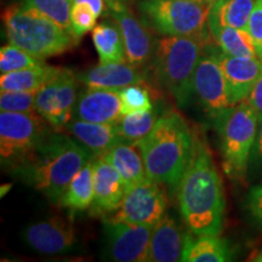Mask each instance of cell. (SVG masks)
Listing matches in <instances>:
<instances>
[{
  "label": "cell",
  "mask_w": 262,
  "mask_h": 262,
  "mask_svg": "<svg viewBox=\"0 0 262 262\" xmlns=\"http://www.w3.org/2000/svg\"><path fill=\"white\" fill-rule=\"evenodd\" d=\"M193 2L202 3V4H214L216 0H193Z\"/></svg>",
  "instance_id": "ab89813d"
},
{
  "label": "cell",
  "mask_w": 262,
  "mask_h": 262,
  "mask_svg": "<svg viewBox=\"0 0 262 262\" xmlns=\"http://www.w3.org/2000/svg\"><path fill=\"white\" fill-rule=\"evenodd\" d=\"M50 66L40 64L37 67L10 72L0 75L2 91H38L44 85L52 72Z\"/></svg>",
  "instance_id": "4316f807"
},
{
  "label": "cell",
  "mask_w": 262,
  "mask_h": 262,
  "mask_svg": "<svg viewBox=\"0 0 262 262\" xmlns=\"http://www.w3.org/2000/svg\"><path fill=\"white\" fill-rule=\"evenodd\" d=\"M107 11L112 16L122 33L125 45L126 62L142 68L152 58L155 42L148 29L133 12L127 9L123 0H106Z\"/></svg>",
  "instance_id": "4fadbf2b"
},
{
  "label": "cell",
  "mask_w": 262,
  "mask_h": 262,
  "mask_svg": "<svg viewBox=\"0 0 262 262\" xmlns=\"http://www.w3.org/2000/svg\"><path fill=\"white\" fill-rule=\"evenodd\" d=\"M94 159V158H93ZM93 159L72 180L57 204L72 212L89 210L94 203Z\"/></svg>",
  "instance_id": "cb8c5ba5"
},
{
  "label": "cell",
  "mask_w": 262,
  "mask_h": 262,
  "mask_svg": "<svg viewBox=\"0 0 262 262\" xmlns=\"http://www.w3.org/2000/svg\"><path fill=\"white\" fill-rule=\"evenodd\" d=\"M10 44L24 49L39 60L57 56L78 42L61 26L21 3L8 6L3 14Z\"/></svg>",
  "instance_id": "5b68a950"
},
{
  "label": "cell",
  "mask_w": 262,
  "mask_h": 262,
  "mask_svg": "<svg viewBox=\"0 0 262 262\" xmlns=\"http://www.w3.org/2000/svg\"><path fill=\"white\" fill-rule=\"evenodd\" d=\"M235 103L247 101L262 74L260 58L238 57L214 50Z\"/></svg>",
  "instance_id": "e0dca14e"
},
{
  "label": "cell",
  "mask_w": 262,
  "mask_h": 262,
  "mask_svg": "<svg viewBox=\"0 0 262 262\" xmlns=\"http://www.w3.org/2000/svg\"><path fill=\"white\" fill-rule=\"evenodd\" d=\"M22 238L29 248L45 255L67 253L77 243L73 225L61 217L33 222L24 229Z\"/></svg>",
  "instance_id": "5bb4252c"
},
{
  "label": "cell",
  "mask_w": 262,
  "mask_h": 262,
  "mask_svg": "<svg viewBox=\"0 0 262 262\" xmlns=\"http://www.w3.org/2000/svg\"><path fill=\"white\" fill-rule=\"evenodd\" d=\"M212 4L193 0H142L139 10L150 28L168 37H204Z\"/></svg>",
  "instance_id": "52a82bcc"
},
{
  "label": "cell",
  "mask_w": 262,
  "mask_h": 262,
  "mask_svg": "<svg viewBox=\"0 0 262 262\" xmlns=\"http://www.w3.org/2000/svg\"><path fill=\"white\" fill-rule=\"evenodd\" d=\"M186 234L171 215L165 214L153 226L150 235L149 262H176L182 260Z\"/></svg>",
  "instance_id": "ac0fdd59"
},
{
  "label": "cell",
  "mask_w": 262,
  "mask_h": 262,
  "mask_svg": "<svg viewBox=\"0 0 262 262\" xmlns=\"http://www.w3.org/2000/svg\"><path fill=\"white\" fill-rule=\"evenodd\" d=\"M44 64L42 60L25 51L24 49L10 44L0 49V73L5 74L10 72L26 70V68L37 67Z\"/></svg>",
  "instance_id": "4dcf8cb0"
},
{
  "label": "cell",
  "mask_w": 262,
  "mask_h": 262,
  "mask_svg": "<svg viewBox=\"0 0 262 262\" xmlns=\"http://www.w3.org/2000/svg\"><path fill=\"white\" fill-rule=\"evenodd\" d=\"M37 94L38 91H2L0 111L18 113L35 112Z\"/></svg>",
  "instance_id": "1f68e13d"
},
{
  "label": "cell",
  "mask_w": 262,
  "mask_h": 262,
  "mask_svg": "<svg viewBox=\"0 0 262 262\" xmlns=\"http://www.w3.org/2000/svg\"><path fill=\"white\" fill-rule=\"evenodd\" d=\"M192 94L209 116L217 118L235 103L214 50L203 54L192 81Z\"/></svg>",
  "instance_id": "30bf717a"
},
{
  "label": "cell",
  "mask_w": 262,
  "mask_h": 262,
  "mask_svg": "<svg viewBox=\"0 0 262 262\" xmlns=\"http://www.w3.org/2000/svg\"><path fill=\"white\" fill-rule=\"evenodd\" d=\"M204 37H168L155 41L152 70L158 83L175 98L180 107L191 101L192 81L204 54Z\"/></svg>",
  "instance_id": "277c9868"
},
{
  "label": "cell",
  "mask_w": 262,
  "mask_h": 262,
  "mask_svg": "<svg viewBox=\"0 0 262 262\" xmlns=\"http://www.w3.org/2000/svg\"><path fill=\"white\" fill-rule=\"evenodd\" d=\"M120 173L127 189L148 179L142 152L137 142L120 141L103 155Z\"/></svg>",
  "instance_id": "44dd1931"
},
{
  "label": "cell",
  "mask_w": 262,
  "mask_h": 262,
  "mask_svg": "<svg viewBox=\"0 0 262 262\" xmlns=\"http://www.w3.org/2000/svg\"><path fill=\"white\" fill-rule=\"evenodd\" d=\"M182 220L194 235H219L225 219V194L210 149L196 139L194 156L178 186Z\"/></svg>",
  "instance_id": "6da1fadb"
},
{
  "label": "cell",
  "mask_w": 262,
  "mask_h": 262,
  "mask_svg": "<svg viewBox=\"0 0 262 262\" xmlns=\"http://www.w3.org/2000/svg\"><path fill=\"white\" fill-rule=\"evenodd\" d=\"M247 29L256 47L258 58L262 61V0H256Z\"/></svg>",
  "instance_id": "836d02e7"
},
{
  "label": "cell",
  "mask_w": 262,
  "mask_h": 262,
  "mask_svg": "<svg viewBox=\"0 0 262 262\" xmlns=\"http://www.w3.org/2000/svg\"><path fill=\"white\" fill-rule=\"evenodd\" d=\"M93 41L100 63L126 62L125 45L116 22H101L95 26Z\"/></svg>",
  "instance_id": "d4e9b609"
},
{
  "label": "cell",
  "mask_w": 262,
  "mask_h": 262,
  "mask_svg": "<svg viewBox=\"0 0 262 262\" xmlns=\"http://www.w3.org/2000/svg\"><path fill=\"white\" fill-rule=\"evenodd\" d=\"M77 78L85 86L114 90H119L127 85L145 83V75L141 72V68L127 62L100 63L78 73Z\"/></svg>",
  "instance_id": "d6986e66"
},
{
  "label": "cell",
  "mask_w": 262,
  "mask_h": 262,
  "mask_svg": "<svg viewBox=\"0 0 262 262\" xmlns=\"http://www.w3.org/2000/svg\"><path fill=\"white\" fill-rule=\"evenodd\" d=\"M247 102L254 108L258 117V122L262 120V74L258 78V80L255 84L253 91H251L249 97L247 98Z\"/></svg>",
  "instance_id": "d590c367"
},
{
  "label": "cell",
  "mask_w": 262,
  "mask_h": 262,
  "mask_svg": "<svg viewBox=\"0 0 262 262\" xmlns=\"http://www.w3.org/2000/svg\"><path fill=\"white\" fill-rule=\"evenodd\" d=\"M256 0H216L209 15V29L217 27L248 28Z\"/></svg>",
  "instance_id": "7402d4cb"
},
{
  "label": "cell",
  "mask_w": 262,
  "mask_h": 262,
  "mask_svg": "<svg viewBox=\"0 0 262 262\" xmlns=\"http://www.w3.org/2000/svg\"><path fill=\"white\" fill-rule=\"evenodd\" d=\"M118 94H119L120 98L122 116L145 112V111L155 108L148 90L143 88L142 84L127 85V86L118 90Z\"/></svg>",
  "instance_id": "f546056e"
},
{
  "label": "cell",
  "mask_w": 262,
  "mask_h": 262,
  "mask_svg": "<svg viewBox=\"0 0 262 262\" xmlns=\"http://www.w3.org/2000/svg\"><path fill=\"white\" fill-rule=\"evenodd\" d=\"M37 112L0 113V158L3 166L15 169L40 145L49 131Z\"/></svg>",
  "instance_id": "ba28073f"
},
{
  "label": "cell",
  "mask_w": 262,
  "mask_h": 262,
  "mask_svg": "<svg viewBox=\"0 0 262 262\" xmlns=\"http://www.w3.org/2000/svg\"><path fill=\"white\" fill-rule=\"evenodd\" d=\"M216 120L225 172L231 179H243L257 136V114L243 101L220 114Z\"/></svg>",
  "instance_id": "8992f818"
},
{
  "label": "cell",
  "mask_w": 262,
  "mask_h": 262,
  "mask_svg": "<svg viewBox=\"0 0 262 262\" xmlns=\"http://www.w3.org/2000/svg\"><path fill=\"white\" fill-rule=\"evenodd\" d=\"M249 260H250V261H260V262H262V250L254 251V253L250 255V257H249Z\"/></svg>",
  "instance_id": "f35d334b"
},
{
  "label": "cell",
  "mask_w": 262,
  "mask_h": 262,
  "mask_svg": "<svg viewBox=\"0 0 262 262\" xmlns=\"http://www.w3.org/2000/svg\"><path fill=\"white\" fill-rule=\"evenodd\" d=\"M122 118L118 90L89 88L80 91L73 108V119L117 124Z\"/></svg>",
  "instance_id": "2e32d148"
},
{
  "label": "cell",
  "mask_w": 262,
  "mask_h": 262,
  "mask_svg": "<svg viewBox=\"0 0 262 262\" xmlns=\"http://www.w3.org/2000/svg\"><path fill=\"white\" fill-rule=\"evenodd\" d=\"M247 208L251 217L262 228V183L254 186L247 195Z\"/></svg>",
  "instance_id": "e575fe53"
},
{
  "label": "cell",
  "mask_w": 262,
  "mask_h": 262,
  "mask_svg": "<svg viewBox=\"0 0 262 262\" xmlns=\"http://www.w3.org/2000/svg\"><path fill=\"white\" fill-rule=\"evenodd\" d=\"M94 157L77 140L50 131L34 152L12 170L14 175L57 204L74 176Z\"/></svg>",
  "instance_id": "7a4b0ae2"
},
{
  "label": "cell",
  "mask_w": 262,
  "mask_h": 262,
  "mask_svg": "<svg viewBox=\"0 0 262 262\" xmlns=\"http://www.w3.org/2000/svg\"><path fill=\"white\" fill-rule=\"evenodd\" d=\"M79 83L73 71L54 67L47 81L38 90L35 112L55 130H64L73 119V108L79 95Z\"/></svg>",
  "instance_id": "9c48e42d"
},
{
  "label": "cell",
  "mask_w": 262,
  "mask_h": 262,
  "mask_svg": "<svg viewBox=\"0 0 262 262\" xmlns=\"http://www.w3.org/2000/svg\"><path fill=\"white\" fill-rule=\"evenodd\" d=\"M3 191H2V195H4V193H6L9 191V188H11V185H6V186H3Z\"/></svg>",
  "instance_id": "60d3db41"
},
{
  "label": "cell",
  "mask_w": 262,
  "mask_h": 262,
  "mask_svg": "<svg viewBox=\"0 0 262 262\" xmlns=\"http://www.w3.org/2000/svg\"><path fill=\"white\" fill-rule=\"evenodd\" d=\"M186 234L182 260L185 262H225L231 260L229 248L217 235Z\"/></svg>",
  "instance_id": "603a6c76"
},
{
  "label": "cell",
  "mask_w": 262,
  "mask_h": 262,
  "mask_svg": "<svg viewBox=\"0 0 262 262\" xmlns=\"http://www.w3.org/2000/svg\"><path fill=\"white\" fill-rule=\"evenodd\" d=\"M123 2H124V0H123Z\"/></svg>",
  "instance_id": "b9f144b4"
},
{
  "label": "cell",
  "mask_w": 262,
  "mask_h": 262,
  "mask_svg": "<svg viewBox=\"0 0 262 262\" xmlns=\"http://www.w3.org/2000/svg\"><path fill=\"white\" fill-rule=\"evenodd\" d=\"M168 194L163 183L147 179L127 189L122 204L110 220L155 226L165 215Z\"/></svg>",
  "instance_id": "8fae6325"
},
{
  "label": "cell",
  "mask_w": 262,
  "mask_h": 262,
  "mask_svg": "<svg viewBox=\"0 0 262 262\" xmlns=\"http://www.w3.org/2000/svg\"><path fill=\"white\" fill-rule=\"evenodd\" d=\"M64 130L95 157L104 155L108 149L124 141L118 134L116 124L72 119Z\"/></svg>",
  "instance_id": "ffe728a7"
},
{
  "label": "cell",
  "mask_w": 262,
  "mask_h": 262,
  "mask_svg": "<svg viewBox=\"0 0 262 262\" xmlns=\"http://www.w3.org/2000/svg\"><path fill=\"white\" fill-rule=\"evenodd\" d=\"M73 3H80V4H85L90 6L95 12V15L101 17L107 10V2L106 0H73Z\"/></svg>",
  "instance_id": "74e56055"
},
{
  "label": "cell",
  "mask_w": 262,
  "mask_h": 262,
  "mask_svg": "<svg viewBox=\"0 0 262 262\" xmlns=\"http://www.w3.org/2000/svg\"><path fill=\"white\" fill-rule=\"evenodd\" d=\"M94 203L91 214L110 216L122 204L127 187L117 169L103 155L94 157Z\"/></svg>",
  "instance_id": "9a60e30c"
},
{
  "label": "cell",
  "mask_w": 262,
  "mask_h": 262,
  "mask_svg": "<svg viewBox=\"0 0 262 262\" xmlns=\"http://www.w3.org/2000/svg\"><path fill=\"white\" fill-rule=\"evenodd\" d=\"M152 231L153 226L104 220L106 257L117 262L147 261Z\"/></svg>",
  "instance_id": "7c38bea8"
},
{
  "label": "cell",
  "mask_w": 262,
  "mask_h": 262,
  "mask_svg": "<svg viewBox=\"0 0 262 262\" xmlns=\"http://www.w3.org/2000/svg\"><path fill=\"white\" fill-rule=\"evenodd\" d=\"M139 143L148 179L178 188L194 156L196 137L181 114H162L155 127Z\"/></svg>",
  "instance_id": "3957f363"
},
{
  "label": "cell",
  "mask_w": 262,
  "mask_h": 262,
  "mask_svg": "<svg viewBox=\"0 0 262 262\" xmlns=\"http://www.w3.org/2000/svg\"><path fill=\"white\" fill-rule=\"evenodd\" d=\"M251 159L254 160L255 164H257L258 166L262 168V120L258 122L257 136L256 140H255L253 152H251Z\"/></svg>",
  "instance_id": "8d00e7d4"
},
{
  "label": "cell",
  "mask_w": 262,
  "mask_h": 262,
  "mask_svg": "<svg viewBox=\"0 0 262 262\" xmlns=\"http://www.w3.org/2000/svg\"><path fill=\"white\" fill-rule=\"evenodd\" d=\"M96 19L97 16L90 6L73 3L71 10V26L75 38L79 39L88 32L93 31L96 26Z\"/></svg>",
  "instance_id": "d6a6232c"
},
{
  "label": "cell",
  "mask_w": 262,
  "mask_h": 262,
  "mask_svg": "<svg viewBox=\"0 0 262 262\" xmlns=\"http://www.w3.org/2000/svg\"><path fill=\"white\" fill-rule=\"evenodd\" d=\"M210 33L225 54L238 57L258 58L256 47L248 29L217 27L210 29Z\"/></svg>",
  "instance_id": "484cf974"
},
{
  "label": "cell",
  "mask_w": 262,
  "mask_h": 262,
  "mask_svg": "<svg viewBox=\"0 0 262 262\" xmlns=\"http://www.w3.org/2000/svg\"><path fill=\"white\" fill-rule=\"evenodd\" d=\"M18 3L50 18L74 37L71 26V10L73 0H18Z\"/></svg>",
  "instance_id": "f1b7e54d"
},
{
  "label": "cell",
  "mask_w": 262,
  "mask_h": 262,
  "mask_svg": "<svg viewBox=\"0 0 262 262\" xmlns=\"http://www.w3.org/2000/svg\"><path fill=\"white\" fill-rule=\"evenodd\" d=\"M158 113L153 110L122 116L116 126L120 137L127 142H140L150 133L158 122Z\"/></svg>",
  "instance_id": "83f0119b"
}]
</instances>
